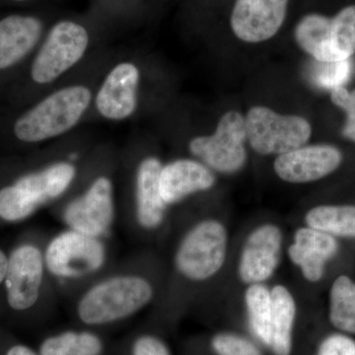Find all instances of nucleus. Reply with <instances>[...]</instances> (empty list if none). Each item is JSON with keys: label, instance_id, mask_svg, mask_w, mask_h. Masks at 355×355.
Here are the masks:
<instances>
[{"label": "nucleus", "instance_id": "f257e3e1", "mask_svg": "<svg viewBox=\"0 0 355 355\" xmlns=\"http://www.w3.org/2000/svg\"><path fill=\"white\" fill-rule=\"evenodd\" d=\"M154 295L153 282L144 275L116 273L98 280L81 294L76 318L91 329L121 323L150 305Z\"/></svg>", "mask_w": 355, "mask_h": 355}, {"label": "nucleus", "instance_id": "f03ea898", "mask_svg": "<svg viewBox=\"0 0 355 355\" xmlns=\"http://www.w3.org/2000/svg\"><path fill=\"white\" fill-rule=\"evenodd\" d=\"M76 174V165L58 161L0 189V218L7 222L29 218L44 205L62 197Z\"/></svg>", "mask_w": 355, "mask_h": 355}, {"label": "nucleus", "instance_id": "7ed1b4c3", "mask_svg": "<svg viewBox=\"0 0 355 355\" xmlns=\"http://www.w3.org/2000/svg\"><path fill=\"white\" fill-rule=\"evenodd\" d=\"M91 99V91L85 86L60 89L20 116L14 123V135L27 144L64 135L78 123Z\"/></svg>", "mask_w": 355, "mask_h": 355}, {"label": "nucleus", "instance_id": "20e7f679", "mask_svg": "<svg viewBox=\"0 0 355 355\" xmlns=\"http://www.w3.org/2000/svg\"><path fill=\"white\" fill-rule=\"evenodd\" d=\"M46 273L58 282H74L101 272L109 261L105 239L62 229L44 250Z\"/></svg>", "mask_w": 355, "mask_h": 355}, {"label": "nucleus", "instance_id": "39448f33", "mask_svg": "<svg viewBox=\"0 0 355 355\" xmlns=\"http://www.w3.org/2000/svg\"><path fill=\"white\" fill-rule=\"evenodd\" d=\"M228 231L217 219H203L191 226L174 256L178 273L191 282L211 279L220 272L228 252Z\"/></svg>", "mask_w": 355, "mask_h": 355}, {"label": "nucleus", "instance_id": "423d86ee", "mask_svg": "<svg viewBox=\"0 0 355 355\" xmlns=\"http://www.w3.org/2000/svg\"><path fill=\"white\" fill-rule=\"evenodd\" d=\"M295 39L318 62L349 60L355 53V6L345 7L333 19L318 14L305 16L296 26Z\"/></svg>", "mask_w": 355, "mask_h": 355}, {"label": "nucleus", "instance_id": "0eeeda50", "mask_svg": "<svg viewBox=\"0 0 355 355\" xmlns=\"http://www.w3.org/2000/svg\"><path fill=\"white\" fill-rule=\"evenodd\" d=\"M247 140L261 155H282L304 146L310 139V123L302 116H284L266 107H254L245 118Z\"/></svg>", "mask_w": 355, "mask_h": 355}, {"label": "nucleus", "instance_id": "6e6552de", "mask_svg": "<svg viewBox=\"0 0 355 355\" xmlns=\"http://www.w3.org/2000/svg\"><path fill=\"white\" fill-rule=\"evenodd\" d=\"M245 119L236 111L222 116L216 132L191 140V153L214 171L232 174L240 171L247 160Z\"/></svg>", "mask_w": 355, "mask_h": 355}, {"label": "nucleus", "instance_id": "1a4fd4ad", "mask_svg": "<svg viewBox=\"0 0 355 355\" xmlns=\"http://www.w3.org/2000/svg\"><path fill=\"white\" fill-rule=\"evenodd\" d=\"M62 219L67 228L105 239L116 219L112 180L107 176L95 178L83 193L67 202Z\"/></svg>", "mask_w": 355, "mask_h": 355}, {"label": "nucleus", "instance_id": "9d476101", "mask_svg": "<svg viewBox=\"0 0 355 355\" xmlns=\"http://www.w3.org/2000/svg\"><path fill=\"white\" fill-rule=\"evenodd\" d=\"M88 33L83 26L62 21L51 30L31 67V77L38 84H49L76 65L87 50Z\"/></svg>", "mask_w": 355, "mask_h": 355}, {"label": "nucleus", "instance_id": "9b49d317", "mask_svg": "<svg viewBox=\"0 0 355 355\" xmlns=\"http://www.w3.org/2000/svg\"><path fill=\"white\" fill-rule=\"evenodd\" d=\"M44 251L34 244L16 247L8 257L6 275L8 305L15 311L31 309L38 302L46 275Z\"/></svg>", "mask_w": 355, "mask_h": 355}, {"label": "nucleus", "instance_id": "f8f14e48", "mask_svg": "<svg viewBox=\"0 0 355 355\" xmlns=\"http://www.w3.org/2000/svg\"><path fill=\"white\" fill-rule=\"evenodd\" d=\"M284 248V233L275 223L257 226L247 236L238 263V275L250 286L266 284L277 270Z\"/></svg>", "mask_w": 355, "mask_h": 355}, {"label": "nucleus", "instance_id": "ddd939ff", "mask_svg": "<svg viewBox=\"0 0 355 355\" xmlns=\"http://www.w3.org/2000/svg\"><path fill=\"white\" fill-rule=\"evenodd\" d=\"M343 163L340 149L329 144L299 147L275 158V174L291 184L319 181L333 174Z\"/></svg>", "mask_w": 355, "mask_h": 355}, {"label": "nucleus", "instance_id": "4468645a", "mask_svg": "<svg viewBox=\"0 0 355 355\" xmlns=\"http://www.w3.org/2000/svg\"><path fill=\"white\" fill-rule=\"evenodd\" d=\"M340 252V240L306 225L295 231L293 242L287 249L289 260L310 284L324 279L327 266Z\"/></svg>", "mask_w": 355, "mask_h": 355}, {"label": "nucleus", "instance_id": "2eb2a0df", "mask_svg": "<svg viewBox=\"0 0 355 355\" xmlns=\"http://www.w3.org/2000/svg\"><path fill=\"white\" fill-rule=\"evenodd\" d=\"M288 0H237L231 16L236 36L247 43L272 38L286 19Z\"/></svg>", "mask_w": 355, "mask_h": 355}, {"label": "nucleus", "instance_id": "dca6fc26", "mask_svg": "<svg viewBox=\"0 0 355 355\" xmlns=\"http://www.w3.org/2000/svg\"><path fill=\"white\" fill-rule=\"evenodd\" d=\"M139 71L135 64L116 65L107 76L96 96V107L104 118L121 121L137 109Z\"/></svg>", "mask_w": 355, "mask_h": 355}, {"label": "nucleus", "instance_id": "f3484780", "mask_svg": "<svg viewBox=\"0 0 355 355\" xmlns=\"http://www.w3.org/2000/svg\"><path fill=\"white\" fill-rule=\"evenodd\" d=\"M216 180L212 170L202 162L193 159H178L162 166L159 190L169 207L193 193L210 190L216 184Z\"/></svg>", "mask_w": 355, "mask_h": 355}, {"label": "nucleus", "instance_id": "a211bd4d", "mask_svg": "<svg viewBox=\"0 0 355 355\" xmlns=\"http://www.w3.org/2000/svg\"><path fill=\"white\" fill-rule=\"evenodd\" d=\"M162 163L158 158L146 157L139 163L135 177V220L139 227L147 231L162 226L168 205L160 190L159 176Z\"/></svg>", "mask_w": 355, "mask_h": 355}, {"label": "nucleus", "instance_id": "6ab92c4d", "mask_svg": "<svg viewBox=\"0 0 355 355\" xmlns=\"http://www.w3.org/2000/svg\"><path fill=\"white\" fill-rule=\"evenodd\" d=\"M41 21L32 16L11 15L0 20V70L19 64L41 37Z\"/></svg>", "mask_w": 355, "mask_h": 355}, {"label": "nucleus", "instance_id": "aec40b11", "mask_svg": "<svg viewBox=\"0 0 355 355\" xmlns=\"http://www.w3.org/2000/svg\"><path fill=\"white\" fill-rule=\"evenodd\" d=\"M272 312L268 347L275 355H291L297 306L291 291L282 284L272 288Z\"/></svg>", "mask_w": 355, "mask_h": 355}, {"label": "nucleus", "instance_id": "412c9836", "mask_svg": "<svg viewBox=\"0 0 355 355\" xmlns=\"http://www.w3.org/2000/svg\"><path fill=\"white\" fill-rule=\"evenodd\" d=\"M106 343L94 329H69L46 336L40 345V355H105Z\"/></svg>", "mask_w": 355, "mask_h": 355}, {"label": "nucleus", "instance_id": "4be33fe9", "mask_svg": "<svg viewBox=\"0 0 355 355\" xmlns=\"http://www.w3.org/2000/svg\"><path fill=\"white\" fill-rule=\"evenodd\" d=\"M305 225L336 239H355V205H320L306 212Z\"/></svg>", "mask_w": 355, "mask_h": 355}, {"label": "nucleus", "instance_id": "5701e85b", "mask_svg": "<svg viewBox=\"0 0 355 355\" xmlns=\"http://www.w3.org/2000/svg\"><path fill=\"white\" fill-rule=\"evenodd\" d=\"M330 323L340 333L355 335V279L349 275H338L331 282L328 293Z\"/></svg>", "mask_w": 355, "mask_h": 355}, {"label": "nucleus", "instance_id": "b1692460", "mask_svg": "<svg viewBox=\"0 0 355 355\" xmlns=\"http://www.w3.org/2000/svg\"><path fill=\"white\" fill-rule=\"evenodd\" d=\"M244 302L250 328L268 347L272 312V289L265 284H250L245 291Z\"/></svg>", "mask_w": 355, "mask_h": 355}, {"label": "nucleus", "instance_id": "393cba45", "mask_svg": "<svg viewBox=\"0 0 355 355\" xmlns=\"http://www.w3.org/2000/svg\"><path fill=\"white\" fill-rule=\"evenodd\" d=\"M316 64L311 65L309 70L310 80L317 87L334 89L343 87L347 83L352 73L350 60L342 62H323L315 60Z\"/></svg>", "mask_w": 355, "mask_h": 355}, {"label": "nucleus", "instance_id": "a878e982", "mask_svg": "<svg viewBox=\"0 0 355 355\" xmlns=\"http://www.w3.org/2000/svg\"><path fill=\"white\" fill-rule=\"evenodd\" d=\"M212 349L218 355H261V350L247 338L234 334H218L211 340Z\"/></svg>", "mask_w": 355, "mask_h": 355}, {"label": "nucleus", "instance_id": "bb28decb", "mask_svg": "<svg viewBox=\"0 0 355 355\" xmlns=\"http://www.w3.org/2000/svg\"><path fill=\"white\" fill-rule=\"evenodd\" d=\"M331 101L347 113V123L343 127V137L355 142V89L349 91L345 87L331 90Z\"/></svg>", "mask_w": 355, "mask_h": 355}, {"label": "nucleus", "instance_id": "cd10ccee", "mask_svg": "<svg viewBox=\"0 0 355 355\" xmlns=\"http://www.w3.org/2000/svg\"><path fill=\"white\" fill-rule=\"evenodd\" d=\"M130 355H172L167 343L153 334L135 336L130 345Z\"/></svg>", "mask_w": 355, "mask_h": 355}, {"label": "nucleus", "instance_id": "c85d7f7f", "mask_svg": "<svg viewBox=\"0 0 355 355\" xmlns=\"http://www.w3.org/2000/svg\"><path fill=\"white\" fill-rule=\"evenodd\" d=\"M316 355H355V340L340 331L331 334L320 343Z\"/></svg>", "mask_w": 355, "mask_h": 355}, {"label": "nucleus", "instance_id": "c756f323", "mask_svg": "<svg viewBox=\"0 0 355 355\" xmlns=\"http://www.w3.org/2000/svg\"><path fill=\"white\" fill-rule=\"evenodd\" d=\"M6 355H40L38 352H35L31 347L24 345H16L7 350Z\"/></svg>", "mask_w": 355, "mask_h": 355}, {"label": "nucleus", "instance_id": "7c9ffc66", "mask_svg": "<svg viewBox=\"0 0 355 355\" xmlns=\"http://www.w3.org/2000/svg\"><path fill=\"white\" fill-rule=\"evenodd\" d=\"M7 266H8V257L0 250V284L6 279Z\"/></svg>", "mask_w": 355, "mask_h": 355}, {"label": "nucleus", "instance_id": "2f4dec72", "mask_svg": "<svg viewBox=\"0 0 355 355\" xmlns=\"http://www.w3.org/2000/svg\"><path fill=\"white\" fill-rule=\"evenodd\" d=\"M15 1H24V0H15Z\"/></svg>", "mask_w": 355, "mask_h": 355}]
</instances>
